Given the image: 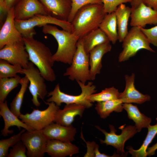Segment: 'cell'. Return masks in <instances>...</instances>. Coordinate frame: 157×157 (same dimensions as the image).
I'll return each instance as SVG.
<instances>
[{
  "label": "cell",
  "mask_w": 157,
  "mask_h": 157,
  "mask_svg": "<svg viewBox=\"0 0 157 157\" xmlns=\"http://www.w3.org/2000/svg\"><path fill=\"white\" fill-rule=\"evenodd\" d=\"M29 60L38 68L41 75L47 81L52 82L56 79L53 69L54 61L49 48L33 36L23 37Z\"/></svg>",
  "instance_id": "6da1fadb"
},
{
  "label": "cell",
  "mask_w": 157,
  "mask_h": 157,
  "mask_svg": "<svg viewBox=\"0 0 157 157\" xmlns=\"http://www.w3.org/2000/svg\"><path fill=\"white\" fill-rule=\"evenodd\" d=\"M103 3L85 5L77 12L71 23L72 33L81 38L99 28L107 14Z\"/></svg>",
  "instance_id": "7a4b0ae2"
},
{
  "label": "cell",
  "mask_w": 157,
  "mask_h": 157,
  "mask_svg": "<svg viewBox=\"0 0 157 157\" xmlns=\"http://www.w3.org/2000/svg\"><path fill=\"white\" fill-rule=\"evenodd\" d=\"M42 32L53 36L58 44L56 52L52 55L53 61L70 65L77 49L79 37L73 33L50 24L42 26Z\"/></svg>",
  "instance_id": "3957f363"
},
{
  "label": "cell",
  "mask_w": 157,
  "mask_h": 157,
  "mask_svg": "<svg viewBox=\"0 0 157 157\" xmlns=\"http://www.w3.org/2000/svg\"><path fill=\"white\" fill-rule=\"evenodd\" d=\"M81 89V92L78 95H73L66 94L61 91L59 83L54 89L48 93V97H51L47 99V102H53L58 106L62 103L66 104H75L84 106L85 108L91 107L92 103L88 100V97L97 91L96 86L92 82H89L86 85L80 81H77Z\"/></svg>",
  "instance_id": "277c9868"
},
{
  "label": "cell",
  "mask_w": 157,
  "mask_h": 157,
  "mask_svg": "<svg viewBox=\"0 0 157 157\" xmlns=\"http://www.w3.org/2000/svg\"><path fill=\"white\" fill-rule=\"evenodd\" d=\"M90 55L85 52L81 38L77 44V49L70 66L63 74L72 81H80L85 83L91 81L90 71Z\"/></svg>",
  "instance_id": "5b68a950"
},
{
  "label": "cell",
  "mask_w": 157,
  "mask_h": 157,
  "mask_svg": "<svg viewBox=\"0 0 157 157\" xmlns=\"http://www.w3.org/2000/svg\"><path fill=\"white\" fill-rule=\"evenodd\" d=\"M122 42V50L118 56L119 62L128 60L141 49L155 52L150 46L146 36L139 27H132Z\"/></svg>",
  "instance_id": "8992f818"
},
{
  "label": "cell",
  "mask_w": 157,
  "mask_h": 157,
  "mask_svg": "<svg viewBox=\"0 0 157 157\" xmlns=\"http://www.w3.org/2000/svg\"><path fill=\"white\" fill-rule=\"evenodd\" d=\"M15 26L23 37L33 36L36 34V26L42 27L47 24L58 26L63 29L72 32L71 23L60 20L48 15L38 14L26 20H15Z\"/></svg>",
  "instance_id": "52a82bcc"
},
{
  "label": "cell",
  "mask_w": 157,
  "mask_h": 157,
  "mask_svg": "<svg viewBox=\"0 0 157 157\" xmlns=\"http://www.w3.org/2000/svg\"><path fill=\"white\" fill-rule=\"evenodd\" d=\"M48 105L43 110L33 109L30 113L21 114L19 118L23 122L33 130H42L54 122L59 106L53 102H45Z\"/></svg>",
  "instance_id": "ba28073f"
},
{
  "label": "cell",
  "mask_w": 157,
  "mask_h": 157,
  "mask_svg": "<svg viewBox=\"0 0 157 157\" xmlns=\"http://www.w3.org/2000/svg\"><path fill=\"white\" fill-rule=\"evenodd\" d=\"M123 126L119 128L122 130L121 133L120 135L116 134L117 130L112 125L109 124V126L110 132L101 129L98 126L96 125L95 127L105 135L104 140L100 139L101 143L113 147L116 149L117 154L125 157L127 155L128 153L125 152L124 149L126 142L132 138L138 132L135 126L128 125L125 127H123Z\"/></svg>",
  "instance_id": "9c48e42d"
},
{
  "label": "cell",
  "mask_w": 157,
  "mask_h": 157,
  "mask_svg": "<svg viewBox=\"0 0 157 157\" xmlns=\"http://www.w3.org/2000/svg\"><path fill=\"white\" fill-rule=\"evenodd\" d=\"M22 74H24L30 82L28 89L32 96L31 101L33 104L39 107L40 103L38 98L43 100L48 94L45 79L41 75L39 70L31 62H29L27 67L23 68Z\"/></svg>",
  "instance_id": "30bf717a"
},
{
  "label": "cell",
  "mask_w": 157,
  "mask_h": 157,
  "mask_svg": "<svg viewBox=\"0 0 157 157\" xmlns=\"http://www.w3.org/2000/svg\"><path fill=\"white\" fill-rule=\"evenodd\" d=\"M47 140L42 130H26L21 136V140L27 149L28 157L44 156Z\"/></svg>",
  "instance_id": "8fae6325"
},
{
  "label": "cell",
  "mask_w": 157,
  "mask_h": 157,
  "mask_svg": "<svg viewBox=\"0 0 157 157\" xmlns=\"http://www.w3.org/2000/svg\"><path fill=\"white\" fill-rule=\"evenodd\" d=\"M0 59L26 68L29 62V56L24 40L7 44L0 49Z\"/></svg>",
  "instance_id": "7c38bea8"
},
{
  "label": "cell",
  "mask_w": 157,
  "mask_h": 157,
  "mask_svg": "<svg viewBox=\"0 0 157 157\" xmlns=\"http://www.w3.org/2000/svg\"><path fill=\"white\" fill-rule=\"evenodd\" d=\"M15 20H26L38 14L48 15L39 0H19L14 7Z\"/></svg>",
  "instance_id": "4fadbf2b"
},
{
  "label": "cell",
  "mask_w": 157,
  "mask_h": 157,
  "mask_svg": "<svg viewBox=\"0 0 157 157\" xmlns=\"http://www.w3.org/2000/svg\"><path fill=\"white\" fill-rule=\"evenodd\" d=\"M130 17L132 27L144 28L147 24L157 25V10L143 2L136 8L132 9Z\"/></svg>",
  "instance_id": "5bb4252c"
},
{
  "label": "cell",
  "mask_w": 157,
  "mask_h": 157,
  "mask_svg": "<svg viewBox=\"0 0 157 157\" xmlns=\"http://www.w3.org/2000/svg\"><path fill=\"white\" fill-rule=\"evenodd\" d=\"M14 7L8 10L6 20L0 31V49L6 45L23 40L15 23Z\"/></svg>",
  "instance_id": "9a60e30c"
},
{
  "label": "cell",
  "mask_w": 157,
  "mask_h": 157,
  "mask_svg": "<svg viewBox=\"0 0 157 157\" xmlns=\"http://www.w3.org/2000/svg\"><path fill=\"white\" fill-rule=\"evenodd\" d=\"M125 87L124 91L120 93L119 99L123 103H136L141 104L151 99L150 96L143 94L136 89L135 83V75L132 73L130 76H125Z\"/></svg>",
  "instance_id": "2e32d148"
},
{
  "label": "cell",
  "mask_w": 157,
  "mask_h": 157,
  "mask_svg": "<svg viewBox=\"0 0 157 157\" xmlns=\"http://www.w3.org/2000/svg\"><path fill=\"white\" fill-rule=\"evenodd\" d=\"M47 140L54 139L71 142L75 140L76 129L72 125L65 126L53 122L42 129Z\"/></svg>",
  "instance_id": "e0dca14e"
},
{
  "label": "cell",
  "mask_w": 157,
  "mask_h": 157,
  "mask_svg": "<svg viewBox=\"0 0 157 157\" xmlns=\"http://www.w3.org/2000/svg\"><path fill=\"white\" fill-rule=\"evenodd\" d=\"M48 15L59 20L67 21L72 9V0H39Z\"/></svg>",
  "instance_id": "ac0fdd59"
},
{
  "label": "cell",
  "mask_w": 157,
  "mask_h": 157,
  "mask_svg": "<svg viewBox=\"0 0 157 157\" xmlns=\"http://www.w3.org/2000/svg\"><path fill=\"white\" fill-rule=\"evenodd\" d=\"M45 152L52 157H71L79 153V149L71 142L52 139L48 140Z\"/></svg>",
  "instance_id": "d6986e66"
},
{
  "label": "cell",
  "mask_w": 157,
  "mask_h": 157,
  "mask_svg": "<svg viewBox=\"0 0 157 157\" xmlns=\"http://www.w3.org/2000/svg\"><path fill=\"white\" fill-rule=\"evenodd\" d=\"M0 115L3 117L4 122V128L1 131V135L4 136H7L8 134L13 133V130L9 129L10 127L11 126H16L19 130L21 127L25 129L28 131L33 130L20 120L18 117L11 111L8 106L6 100L4 102H0Z\"/></svg>",
  "instance_id": "ffe728a7"
},
{
  "label": "cell",
  "mask_w": 157,
  "mask_h": 157,
  "mask_svg": "<svg viewBox=\"0 0 157 157\" xmlns=\"http://www.w3.org/2000/svg\"><path fill=\"white\" fill-rule=\"evenodd\" d=\"M85 108L83 106L75 104H66L63 109L58 110L54 122L65 126L71 125L76 116H82Z\"/></svg>",
  "instance_id": "44dd1931"
},
{
  "label": "cell",
  "mask_w": 157,
  "mask_h": 157,
  "mask_svg": "<svg viewBox=\"0 0 157 157\" xmlns=\"http://www.w3.org/2000/svg\"><path fill=\"white\" fill-rule=\"evenodd\" d=\"M112 46L110 42L99 45L90 52V64L91 81L95 79L96 75L100 73L102 67V59L103 56L110 51Z\"/></svg>",
  "instance_id": "7402d4cb"
},
{
  "label": "cell",
  "mask_w": 157,
  "mask_h": 157,
  "mask_svg": "<svg viewBox=\"0 0 157 157\" xmlns=\"http://www.w3.org/2000/svg\"><path fill=\"white\" fill-rule=\"evenodd\" d=\"M132 11L131 8L122 3L115 11L117 19L118 40L122 42L127 35L128 23Z\"/></svg>",
  "instance_id": "603a6c76"
},
{
  "label": "cell",
  "mask_w": 157,
  "mask_h": 157,
  "mask_svg": "<svg viewBox=\"0 0 157 157\" xmlns=\"http://www.w3.org/2000/svg\"><path fill=\"white\" fill-rule=\"evenodd\" d=\"M123 107L126 111L129 119L134 122L138 132H140L142 128H147L150 125L151 119L142 113L137 106L131 103H123Z\"/></svg>",
  "instance_id": "cb8c5ba5"
},
{
  "label": "cell",
  "mask_w": 157,
  "mask_h": 157,
  "mask_svg": "<svg viewBox=\"0 0 157 157\" xmlns=\"http://www.w3.org/2000/svg\"><path fill=\"white\" fill-rule=\"evenodd\" d=\"M80 38L82 40L84 49L88 54L96 47L110 42L106 35L99 28Z\"/></svg>",
  "instance_id": "d4e9b609"
},
{
  "label": "cell",
  "mask_w": 157,
  "mask_h": 157,
  "mask_svg": "<svg viewBox=\"0 0 157 157\" xmlns=\"http://www.w3.org/2000/svg\"><path fill=\"white\" fill-rule=\"evenodd\" d=\"M99 28L113 44L118 40L116 17L115 12L107 13L100 24Z\"/></svg>",
  "instance_id": "484cf974"
},
{
  "label": "cell",
  "mask_w": 157,
  "mask_h": 157,
  "mask_svg": "<svg viewBox=\"0 0 157 157\" xmlns=\"http://www.w3.org/2000/svg\"><path fill=\"white\" fill-rule=\"evenodd\" d=\"M122 102L120 99H113L98 102L95 109L100 117L105 119L113 112H121L123 109Z\"/></svg>",
  "instance_id": "4316f807"
},
{
  "label": "cell",
  "mask_w": 157,
  "mask_h": 157,
  "mask_svg": "<svg viewBox=\"0 0 157 157\" xmlns=\"http://www.w3.org/2000/svg\"><path fill=\"white\" fill-rule=\"evenodd\" d=\"M147 135L140 147L137 150H135L131 146H127V149L128 152L133 157H146L147 156V149L149 144L152 142L157 134V124L153 125H150L147 128Z\"/></svg>",
  "instance_id": "83f0119b"
},
{
  "label": "cell",
  "mask_w": 157,
  "mask_h": 157,
  "mask_svg": "<svg viewBox=\"0 0 157 157\" xmlns=\"http://www.w3.org/2000/svg\"><path fill=\"white\" fill-rule=\"evenodd\" d=\"M29 82L28 78L26 76L21 78L20 82V84L21 85L20 89L10 104V110L19 117L21 114L20 109L23 102L24 95Z\"/></svg>",
  "instance_id": "f1b7e54d"
},
{
  "label": "cell",
  "mask_w": 157,
  "mask_h": 157,
  "mask_svg": "<svg viewBox=\"0 0 157 157\" xmlns=\"http://www.w3.org/2000/svg\"><path fill=\"white\" fill-rule=\"evenodd\" d=\"M21 78L14 77L0 78V102H4L9 93L20 84Z\"/></svg>",
  "instance_id": "f546056e"
},
{
  "label": "cell",
  "mask_w": 157,
  "mask_h": 157,
  "mask_svg": "<svg viewBox=\"0 0 157 157\" xmlns=\"http://www.w3.org/2000/svg\"><path fill=\"white\" fill-rule=\"evenodd\" d=\"M118 90L114 87L106 88L101 92L91 94L88 99L92 102L105 101L119 99V94Z\"/></svg>",
  "instance_id": "4dcf8cb0"
},
{
  "label": "cell",
  "mask_w": 157,
  "mask_h": 157,
  "mask_svg": "<svg viewBox=\"0 0 157 157\" xmlns=\"http://www.w3.org/2000/svg\"><path fill=\"white\" fill-rule=\"evenodd\" d=\"M22 69L20 65H12L0 59V78L15 77L17 73L22 74Z\"/></svg>",
  "instance_id": "1f68e13d"
},
{
  "label": "cell",
  "mask_w": 157,
  "mask_h": 157,
  "mask_svg": "<svg viewBox=\"0 0 157 157\" xmlns=\"http://www.w3.org/2000/svg\"><path fill=\"white\" fill-rule=\"evenodd\" d=\"M26 130L24 129L18 134L14 135L9 138L0 140V157H8L9 148L13 147L21 140L22 135Z\"/></svg>",
  "instance_id": "d6a6232c"
},
{
  "label": "cell",
  "mask_w": 157,
  "mask_h": 157,
  "mask_svg": "<svg viewBox=\"0 0 157 157\" xmlns=\"http://www.w3.org/2000/svg\"><path fill=\"white\" fill-rule=\"evenodd\" d=\"M72 9L67 22L71 23L78 10L89 4L103 3L102 0H72Z\"/></svg>",
  "instance_id": "836d02e7"
},
{
  "label": "cell",
  "mask_w": 157,
  "mask_h": 157,
  "mask_svg": "<svg viewBox=\"0 0 157 157\" xmlns=\"http://www.w3.org/2000/svg\"><path fill=\"white\" fill-rule=\"evenodd\" d=\"M105 12L109 13L115 12L119 6L122 3H130L131 0H102Z\"/></svg>",
  "instance_id": "e575fe53"
},
{
  "label": "cell",
  "mask_w": 157,
  "mask_h": 157,
  "mask_svg": "<svg viewBox=\"0 0 157 157\" xmlns=\"http://www.w3.org/2000/svg\"><path fill=\"white\" fill-rule=\"evenodd\" d=\"M26 146L21 140L17 142L10 149L8 157H26Z\"/></svg>",
  "instance_id": "d590c367"
},
{
  "label": "cell",
  "mask_w": 157,
  "mask_h": 157,
  "mask_svg": "<svg viewBox=\"0 0 157 157\" xmlns=\"http://www.w3.org/2000/svg\"><path fill=\"white\" fill-rule=\"evenodd\" d=\"M140 28L149 43L157 47V25L149 28Z\"/></svg>",
  "instance_id": "8d00e7d4"
},
{
  "label": "cell",
  "mask_w": 157,
  "mask_h": 157,
  "mask_svg": "<svg viewBox=\"0 0 157 157\" xmlns=\"http://www.w3.org/2000/svg\"><path fill=\"white\" fill-rule=\"evenodd\" d=\"M81 137L86 143L87 148V152L84 156L85 157H95L94 151L97 144L94 141L86 142L83 137L82 132Z\"/></svg>",
  "instance_id": "74e56055"
},
{
  "label": "cell",
  "mask_w": 157,
  "mask_h": 157,
  "mask_svg": "<svg viewBox=\"0 0 157 157\" xmlns=\"http://www.w3.org/2000/svg\"><path fill=\"white\" fill-rule=\"evenodd\" d=\"M19 0H5L4 2V8L7 12L8 10L13 8Z\"/></svg>",
  "instance_id": "f35d334b"
},
{
  "label": "cell",
  "mask_w": 157,
  "mask_h": 157,
  "mask_svg": "<svg viewBox=\"0 0 157 157\" xmlns=\"http://www.w3.org/2000/svg\"><path fill=\"white\" fill-rule=\"evenodd\" d=\"M143 2L146 5L157 10V0H143Z\"/></svg>",
  "instance_id": "ab89813d"
},
{
  "label": "cell",
  "mask_w": 157,
  "mask_h": 157,
  "mask_svg": "<svg viewBox=\"0 0 157 157\" xmlns=\"http://www.w3.org/2000/svg\"><path fill=\"white\" fill-rule=\"evenodd\" d=\"M157 149V142L151 147L148 148L147 151V156H150L154 155L155 151Z\"/></svg>",
  "instance_id": "60d3db41"
},
{
  "label": "cell",
  "mask_w": 157,
  "mask_h": 157,
  "mask_svg": "<svg viewBox=\"0 0 157 157\" xmlns=\"http://www.w3.org/2000/svg\"><path fill=\"white\" fill-rule=\"evenodd\" d=\"M143 0H131L130 3L132 9H135L141 3L143 2Z\"/></svg>",
  "instance_id": "b9f144b4"
},
{
  "label": "cell",
  "mask_w": 157,
  "mask_h": 157,
  "mask_svg": "<svg viewBox=\"0 0 157 157\" xmlns=\"http://www.w3.org/2000/svg\"><path fill=\"white\" fill-rule=\"evenodd\" d=\"M5 0H0V15L2 14L3 12H6L4 8V2Z\"/></svg>",
  "instance_id": "7bdbcfd3"
}]
</instances>
